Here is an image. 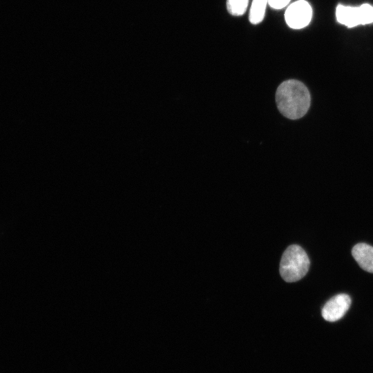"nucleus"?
<instances>
[{
  "mask_svg": "<svg viewBox=\"0 0 373 373\" xmlns=\"http://www.w3.org/2000/svg\"><path fill=\"white\" fill-rule=\"evenodd\" d=\"M275 99L278 110L285 117L296 120L305 116L311 106V94L302 82L289 79L277 88Z\"/></svg>",
  "mask_w": 373,
  "mask_h": 373,
  "instance_id": "1",
  "label": "nucleus"
},
{
  "mask_svg": "<svg viewBox=\"0 0 373 373\" xmlns=\"http://www.w3.org/2000/svg\"><path fill=\"white\" fill-rule=\"evenodd\" d=\"M309 265V259L305 250L299 245H292L282 256L280 274L286 282H296L306 275Z\"/></svg>",
  "mask_w": 373,
  "mask_h": 373,
  "instance_id": "2",
  "label": "nucleus"
},
{
  "mask_svg": "<svg viewBox=\"0 0 373 373\" xmlns=\"http://www.w3.org/2000/svg\"><path fill=\"white\" fill-rule=\"evenodd\" d=\"M337 21L348 28L373 23V6L364 3L359 7L338 4L336 9Z\"/></svg>",
  "mask_w": 373,
  "mask_h": 373,
  "instance_id": "3",
  "label": "nucleus"
},
{
  "mask_svg": "<svg viewBox=\"0 0 373 373\" xmlns=\"http://www.w3.org/2000/svg\"><path fill=\"white\" fill-rule=\"evenodd\" d=\"M312 17V9L305 0L296 1L287 8L285 19L287 24L293 29H300L307 26Z\"/></svg>",
  "mask_w": 373,
  "mask_h": 373,
  "instance_id": "4",
  "label": "nucleus"
},
{
  "mask_svg": "<svg viewBox=\"0 0 373 373\" xmlns=\"http://www.w3.org/2000/svg\"><path fill=\"white\" fill-rule=\"evenodd\" d=\"M351 298L346 294H339L330 298L322 309V316L327 321L341 319L349 309Z\"/></svg>",
  "mask_w": 373,
  "mask_h": 373,
  "instance_id": "5",
  "label": "nucleus"
},
{
  "mask_svg": "<svg viewBox=\"0 0 373 373\" xmlns=\"http://www.w3.org/2000/svg\"><path fill=\"white\" fill-rule=\"evenodd\" d=\"M352 254L363 269L373 273V247L366 243H358L352 248Z\"/></svg>",
  "mask_w": 373,
  "mask_h": 373,
  "instance_id": "6",
  "label": "nucleus"
},
{
  "mask_svg": "<svg viewBox=\"0 0 373 373\" xmlns=\"http://www.w3.org/2000/svg\"><path fill=\"white\" fill-rule=\"evenodd\" d=\"M268 0H253L249 11V19L252 24L260 23L265 17Z\"/></svg>",
  "mask_w": 373,
  "mask_h": 373,
  "instance_id": "7",
  "label": "nucleus"
},
{
  "mask_svg": "<svg viewBox=\"0 0 373 373\" xmlns=\"http://www.w3.org/2000/svg\"><path fill=\"white\" fill-rule=\"evenodd\" d=\"M249 0H227V9L233 16L242 15L247 8Z\"/></svg>",
  "mask_w": 373,
  "mask_h": 373,
  "instance_id": "8",
  "label": "nucleus"
},
{
  "mask_svg": "<svg viewBox=\"0 0 373 373\" xmlns=\"http://www.w3.org/2000/svg\"><path fill=\"white\" fill-rule=\"evenodd\" d=\"M291 0H268V4L274 9H282L289 4Z\"/></svg>",
  "mask_w": 373,
  "mask_h": 373,
  "instance_id": "9",
  "label": "nucleus"
}]
</instances>
